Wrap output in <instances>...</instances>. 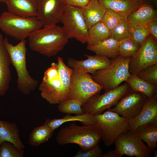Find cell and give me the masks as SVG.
Instances as JSON below:
<instances>
[{
  "label": "cell",
  "instance_id": "4316f807",
  "mask_svg": "<svg viewBox=\"0 0 157 157\" xmlns=\"http://www.w3.org/2000/svg\"><path fill=\"white\" fill-rule=\"evenodd\" d=\"M57 65L62 87L63 101L68 99L71 85V77L73 69L67 66L63 58L58 56Z\"/></svg>",
  "mask_w": 157,
  "mask_h": 157
},
{
  "label": "cell",
  "instance_id": "ac0fdd59",
  "mask_svg": "<svg viewBox=\"0 0 157 157\" xmlns=\"http://www.w3.org/2000/svg\"><path fill=\"white\" fill-rule=\"evenodd\" d=\"M0 33V96L4 95L9 89L11 79L10 68L11 61Z\"/></svg>",
  "mask_w": 157,
  "mask_h": 157
},
{
  "label": "cell",
  "instance_id": "1f68e13d",
  "mask_svg": "<svg viewBox=\"0 0 157 157\" xmlns=\"http://www.w3.org/2000/svg\"><path fill=\"white\" fill-rule=\"evenodd\" d=\"M140 46L129 38L119 42V55L125 58L132 57L138 51Z\"/></svg>",
  "mask_w": 157,
  "mask_h": 157
},
{
  "label": "cell",
  "instance_id": "d590c367",
  "mask_svg": "<svg viewBox=\"0 0 157 157\" xmlns=\"http://www.w3.org/2000/svg\"><path fill=\"white\" fill-rule=\"evenodd\" d=\"M151 33L147 27L144 25L134 30L131 38L141 46Z\"/></svg>",
  "mask_w": 157,
  "mask_h": 157
},
{
  "label": "cell",
  "instance_id": "3957f363",
  "mask_svg": "<svg viewBox=\"0 0 157 157\" xmlns=\"http://www.w3.org/2000/svg\"><path fill=\"white\" fill-rule=\"evenodd\" d=\"M102 134L101 129L97 124L80 126L74 122L60 130L56 141L60 145L74 143L85 149L98 144Z\"/></svg>",
  "mask_w": 157,
  "mask_h": 157
},
{
  "label": "cell",
  "instance_id": "30bf717a",
  "mask_svg": "<svg viewBox=\"0 0 157 157\" xmlns=\"http://www.w3.org/2000/svg\"><path fill=\"white\" fill-rule=\"evenodd\" d=\"M118 157L125 155L130 156L150 157L153 151L134 133L129 131L120 134L114 142Z\"/></svg>",
  "mask_w": 157,
  "mask_h": 157
},
{
  "label": "cell",
  "instance_id": "f546056e",
  "mask_svg": "<svg viewBox=\"0 0 157 157\" xmlns=\"http://www.w3.org/2000/svg\"><path fill=\"white\" fill-rule=\"evenodd\" d=\"M132 32L131 26L127 19L123 18L110 31V38L120 42L130 38Z\"/></svg>",
  "mask_w": 157,
  "mask_h": 157
},
{
  "label": "cell",
  "instance_id": "e575fe53",
  "mask_svg": "<svg viewBox=\"0 0 157 157\" xmlns=\"http://www.w3.org/2000/svg\"><path fill=\"white\" fill-rule=\"evenodd\" d=\"M123 18H124L117 13L110 10L107 9L101 21L110 31Z\"/></svg>",
  "mask_w": 157,
  "mask_h": 157
},
{
  "label": "cell",
  "instance_id": "6da1fadb",
  "mask_svg": "<svg viewBox=\"0 0 157 157\" xmlns=\"http://www.w3.org/2000/svg\"><path fill=\"white\" fill-rule=\"evenodd\" d=\"M43 27L31 34L28 44L31 50L49 58L62 50L69 39L62 27L57 25Z\"/></svg>",
  "mask_w": 157,
  "mask_h": 157
},
{
  "label": "cell",
  "instance_id": "277c9868",
  "mask_svg": "<svg viewBox=\"0 0 157 157\" xmlns=\"http://www.w3.org/2000/svg\"><path fill=\"white\" fill-rule=\"evenodd\" d=\"M43 26L36 17H24L8 11L0 15V29L6 35L20 41Z\"/></svg>",
  "mask_w": 157,
  "mask_h": 157
},
{
  "label": "cell",
  "instance_id": "8fae6325",
  "mask_svg": "<svg viewBox=\"0 0 157 157\" xmlns=\"http://www.w3.org/2000/svg\"><path fill=\"white\" fill-rule=\"evenodd\" d=\"M39 90L42 97L51 104L63 101L57 63H52L44 72Z\"/></svg>",
  "mask_w": 157,
  "mask_h": 157
},
{
  "label": "cell",
  "instance_id": "2e32d148",
  "mask_svg": "<svg viewBox=\"0 0 157 157\" xmlns=\"http://www.w3.org/2000/svg\"><path fill=\"white\" fill-rule=\"evenodd\" d=\"M157 122V94L147 98L139 114L134 118L129 120V131L134 133L140 126L152 122Z\"/></svg>",
  "mask_w": 157,
  "mask_h": 157
},
{
  "label": "cell",
  "instance_id": "484cf974",
  "mask_svg": "<svg viewBox=\"0 0 157 157\" xmlns=\"http://www.w3.org/2000/svg\"><path fill=\"white\" fill-rule=\"evenodd\" d=\"M125 81L132 90L141 93L147 98H151L157 94V85L150 84L136 74H131Z\"/></svg>",
  "mask_w": 157,
  "mask_h": 157
},
{
  "label": "cell",
  "instance_id": "603a6c76",
  "mask_svg": "<svg viewBox=\"0 0 157 157\" xmlns=\"http://www.w3.org/2000/svg\"><path fill=\"white\" fill-rule=\"evenodd\" d=\"M119 43L115 40L110 38L97 44L87 45L86 49L96 55L113 59L119 55Z\"/></svg>",
  "mask_w": 157,
  "mask_h": 157
},
{
  "label": "cell",
  "instance_id": "5b68a950",
  "mask_svg": "<svg viewBox=\"0 0 157 157\" xmlns=\"http://www.w3.org/2000/svg\"><path fill=\"white\" fill-rule=\"evenodd\" d=\"M131 58L119 55L113 58L108 67L97 70L92 75L93 80L103 87L105 92L116 88L130 75L129 64Z\"/></svg>",
  "mask_w": 157,
  "mask_h": 157
},
{
  "label": "cell",
  "instance_id": "b9f144b4",
  "mask_svg": "<svg viewBox=\"0 0 157 157\" xmlns=\"http://www.w3.org/2000/svg\"><path fill=\"white\" fill-rule=\"evenodd\" d=\"M154 152V157H157V150H155Z\"/></svg>",
  "mask_w": 157,
  "mask_h": 157
},
{
  "label": "cell",
  "instance_id": "f1b7e54d",
  "mask_svg": "<svg viewBox=\"0 0 157 157\" xmlns=\"http://www.w3.org/2000/svg\"><path fill=\"white\" fill-rule=\"evenodd\" d=\"M54 131L45 124L42 126L34 128L29 135V144L33 146H39L48 141L52 137Z\"/></svg>",
  "mask_w": 157,
  "mask_h": 157
},
{
  "label": "cell",
  "instance_id": "ba28073f",
  "mask_svg": "<svg viewBox=\"0 0 157 157\" xmlns=\"http://www.w3.org/2000/svg\"><path fill=\"white\" fill-rule=\"evenodd\" d=\"M131 90L127 83L119 85L102 94H97L90 98L82 106L83 113L92 115L101 113L115 105L120 99Z\"/></svg>",
  "mask_w": 157,
  "mask_h": 157
},
{
  "label": "cell",
  "instance_id": "d6a6232c",
  "mask_svg": "<svg viewBox=\"0 0 157 157\" xmlns=\"http://www.w3.org/2000/svg\"><path fill=\"white\" fill-rule=\"evenodd\" d=\"M24 151L12 143L4 141L0 144V157H23Z\"/></svg>",
  "mask_w": 157,
  "mask_h": 157
},
{
  "label": "cell",
  "instance_id": "60d3db41",
  "mask_svg": "<svg viewBox=\"0 0 157 157\" xmlns=\"http://www.w3.org/2000/svg\"><path fill=\"white\" fill-rule=\"evenodd\" d=\"M140 1H141L143 3H149V1L150 0H138Z\"/></svg>",
  "mask_w": 157,
  "mask_h": 157
},
{
  "label": "cell",
  "instance_id": "7a4b0ae2",
  "mask_svg": "<svg viewBox=\"0 0 157 157\" xmlns=\"http://www.w3.org/2000/svg\"><path fill=\"white\" fill-rule=\"evenodd\" d=\"M26 42V40H20L17 44L13 45L9 42L7 38L3 40V43L9 55L11 63L17 73V88L26 95L35 91L38 84V81L31 76L27 68Z\"/></svg>",
  "mask_w": 157,
  "mask_h": 157
},
{
  "label": "cell",
  "instance_id": "e0dca14e",
  "mask_svg": "<svg viewBox=\"0 0 157 157\" xmlns=\"http://www.w3.org/2000/svg\"><path fill=\"white\" fill-rule=\"evenodd\" d=\"M127 19L133 31L150 22L157 20L156 11L150 3H143L128 16Z\"/></svg>",
  "mask_w": 157,
  "mask_h": 157
},
{
  "label": "cell",
  "instance_id": "d4e9b609",
  "mask_svg": "<svg viewBox=\"0 0 157 157\" xmlns=\"http://www.w3.org/2000/svg\"><path fill=\"white\" fill-rule=\"evenodd\" d=\"M134 133L146 143L153 152L155 151L157 141V122L142 125L139 126Z\"/></svg>",
  "mask_w": 157,
  "mask_h": 157
},
{
  "label": "cell",
  "instance_id": "83f0119b",
  "mask_svg": "<svg viewBox=\"0 0 157 157\" xmlns=\"http://www.w3.org/2000/svg\"><path fill=\"white\" fill-rule=\"evenodd\" d=\"M110 31L101 21L88 29V46H93L110 38Z\"/></svg>",
  "mask_w": 157,
  "mask_h": 157
},
{
  "label": "cell",
  "instance_id": "9a60e30c",
  "mask_svg": "<svg viewBox=\"0 0 157 157\" xmlns=\"http://www.w3.org/2000/svg\"><path fill=\"white\" fill-rule=\"evenodd\" d=\"M84 56L87 59L80 60L69 58L67 62L68 66L78 72L93 75L96 71L108 67L112 62L108 58L96 55L93 56L85 54Z\"/></svg>",
  "mask_w": 157,
  "mask_h": 157
},
{
  "label": "cell",
  "instance_id": "7402d4cb",
  "mask_svg": "<svg viewBox=\"0 0 157 157\" xmlns=\"http://www.w3.org/2000/svg\"><path fill=\"white\" fill-rule=\"evenodd\" d=\"M4 141L11 142L19 149L25 148L16 124L0 119V144Z\"/></svg>",
  "mask_w": 157,
  "mask_h": 157
},
{
  "label": "cell",
  "instance_id": "4dcf8cb0",
  "mask_svg": "<svg viewBox=\"0 0 157 157\" xmlns=\"http://www.w3.org/2000/svg\"><path fill=\"white\" fill-rule=\"evenodd\" d=\"M82 102L76 99H67L58 104L57 108L60 112L67 114H83Z\"/></svg>",
  "mask_w": 157,
  "mask_h": 157
},
{
  "label": "cell",
  "instance_id": "5bb4252c",
  "mask_svg": "<svg viewBox=\"0 0 157 157\" xmlns=\"http://www.w3.org/2000/svg\"><path fill=\"white\" fill-rule=\"evenodd\" d=\"M36 18L43 26L56 25L59 22L66 5L62 0H37Z\"/></svg>",
  "mask_w": 157,
  "mask_h": 157
},
{
  "label": "cell",
  "instance_id": "7c38bea8",
  "mask_svg": "<svg viewBox=\"0 0 157 157\" xmlns=\"http://www.w3.org/2000/svg\"><path fill=\"white\" fill-rule=\"evenodd\" d=\"M157 63V44L151 35H149L129 64L130 74L137 75L140 71Z\"/></svg>",
  "mask_w": 157,
  "mask_h": 157
},
{
  "label": "cell",
  "instance_id": "8d00e7d4",
  "mask_svg": "<svg viewBox=\"0 0 157 157\" xmlns=\"http://www.w3.org/2000/svg\"><path fill=\"white\" fill-rule=\"evenodd\" d=\"M102 151L98 144L87 149L81 148L78 151L74 157H100Z\"/></svg>",
  "mask_w": 157,
  "mask_h": 157
},
{
  "label": "cell",
  "instance_id": "44dd1931",
  "mask_svg": "<svg viewBox=\"0 0 157 157\" xmlns=\"http://www.w3.org/2000/svg\"><path fill=\"white\" fill-rule=\"evenodd\" d=\"M81 10L89 29L102 20L107 9L98 0H90L88 3Z\"/></svg>",
  "mask_w": 157,
  "mask_h": 157
},
{
  "label": "cell",
  "instance_id": "52a82bcc",
  "mask_svg": "<svg viewBox=\"0 0 157 157\" xmlns=\"http://www.w3.org/2000/svg\"><path fill=\"white\" fill-rule=\"evenodd\" d=\"M60 22L69 39L74 38L82 43H87L88 28L81 8L66 6Z\"/></svg>",
  "mask_w": 157,
  "mask_h": 157
},
{
  "label": "cell",
  "instance_id": "f35d334b",
  "mask_svg": "<svg viewBox=\"0 0 157 157\" xmlns=\"http://www.w3.org/2000/svg\"><path fill=\"white\" fill-rule=\"evenodd\" d=\"M151 33L152 37L157 41V20L150 22L145 25Z\"/></svg>",
  "mask_w": 157,
  "mask_h": 157
},
{
  "label": "cell",
  "instance_id": "d6986e66",
  "mask_svg": "<svg viewBox=\"0 0 157 157\" xmlns=\"http://www.w3.org/2000/svg\"><path fill=\"white\" fill-rule=\"evenodd\" d=\"M8 11L24 17H36L37 0H5Z\"/></svg>",
  "mask_w": 157,
  "mask_h": 157
},
{
  "label": "cell",
  "instance_id": "ab89813d",
  "mask_svg": "<svg viewBox=\"0 0 157 157\" xmlns=\"http://www.w3.org/2000/svg\"><path fill=\"white\" fill-rule=\"evenodd\" d=\"M100 157H118L115 150H110L106 153L102 154Z\"/></svg>",
  "mask_w": 157,
  "mask_h": 157
},
{
  "label": "cell",
  "instance_id": "836d02e7",
  "mask_svg": "<svg viewBox=\"0 0 157 157\" xmlns=\"http://www.w3.org/2000/svg\"><path fill=\"white\" fill-rule=\"evenodd\" d=\"M137 76L152 85H157V63L151 65L140 71Z\"/></svg>",
  "mask_w": 157,
  "mask_h": 157
},
{
  "label": "cell",
  "instance_id": "74e56055",
  "mask_svg": "<svg viewBox=\"0 0 157 157\" xmlns=\"http://www.w3.org/2000/svg\"><path fill=\"white\" fill-rule=\"evenodd\" d=\"M66 6H70L80 8L86 6L90 0H62Z\"/></svg>",
  "mask_w": 157,
  "mask_h": 157
},
{
  "label": "cell",
  "instance_id": "9c48e42d",
  "mask_svg": "<svg viewBox=\"0 0 157 157\" xmlns=\"http://www.w3.org/2000/svg\"><path fill=\"white\" fill-rule=\"evenodd\" d=\"M102 89L103 87L95 81L89 73H79L73 69L68 99L78 100L83 105Z\"/></svg>",
  "mask_w": 157,
  "mask_h": 157
},
{
  "label": "cell",
  "instance_id": "ffe728a7",
  "mask_svg": "<svg viewBox=\"0 0 157 157\" xmlns=\"http://www.w3.org/2000/svg\"><path fill=\"white\" fill-rule=\"evenodd\" d=\"M108 9L110 10L127 19L131 13L137 9L143 3L138 0H98Z\"/></svg>",
  "mask_w": 157,
  "mask_h": 157
},
{
  "label": "cell",
  "instance_id": "cb8c5ba5",
  "mask_svg": "<svg viewBox=\"0 0 157 157\" xmlns=\"http://www.w3.org/2000/svg\"><path fill=\"white\" fill-rule=\"evenodd\" d=\"M78 121L84 125H89L96 124L93 115L88 113L72 116L67 114L61 118L47 119L44 124L54 131L64 123L70 121Z\"/></svg>",
  "mask_w": 157,
  "mask_h": 157
},
{
  "label": "cell",
  "instance_id": "4fadbf2b",
  "mask_svg": "<svg viewBox=\"0 0 157 157\" xmlns=\"http://www.w3.org/2000/svg\"><path fill=\"white\" fill-rule=\"evenodd\" d=\"M147 98L142 93L131 89L120 99L114 107L108 110L117 113L130 120L139 114Z\"/></svg>",
  "mask_w": 157,
  "mask_h": 157
},
{
  "label": "cell",
  "instance_id": "7bdbcfd3",
  "mask_svg": "<svg viewBox=\"0 0 157 157\" xmlns=\"http://www.w3.org/2000/svg\"><path fill=\"white\" fill-rule=\"evenodd\" d=\"M5 0H0V3H4Z\"/></svg>",
  "mask_w": 157,
  "mask_h": 157
},
{
  "label": "cell",
  "instance_id": "8992f818",
  "mask_svg": "<svg viewBox=\"0 0 157 157\" xmlns=\"http://www.w3.org/2000/svg\"><path fill=\"white\" fill-rule=\"evenodd\" d=\"M93 115L101 130V139L106 147L112 145L120 134L129 129V120L117 113L108 110L102 114Z\"/></svg>",
  "mask_w": 157,
  "mask_h": 157
}]
</instances>
